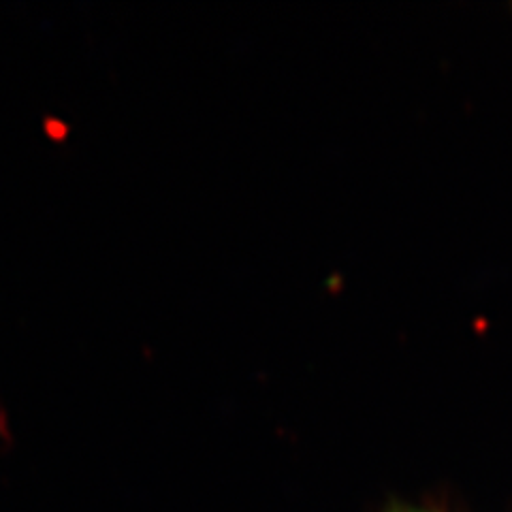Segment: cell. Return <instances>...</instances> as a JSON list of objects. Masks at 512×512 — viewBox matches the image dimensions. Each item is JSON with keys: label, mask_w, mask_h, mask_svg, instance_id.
<instances>
[{"label": "cell", "mask_w": 512, "mask_h": 512, "mask_svg": "<svg viewBox=\"0 0 512 512\" xmlns=\"http://www.w3.org/2000/svg\"><path fill=\"white\" fill-rule=\"evenodd\" d=\"M393 512H436V510H425V508H412V506H406V508H395Z\"/></svg>", "instance_id": "6da1fadb"}]
</instances>
